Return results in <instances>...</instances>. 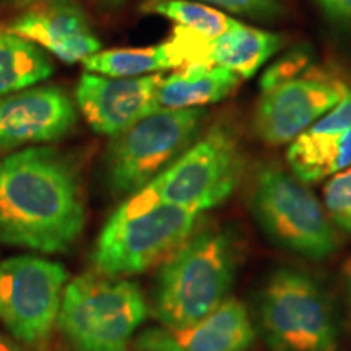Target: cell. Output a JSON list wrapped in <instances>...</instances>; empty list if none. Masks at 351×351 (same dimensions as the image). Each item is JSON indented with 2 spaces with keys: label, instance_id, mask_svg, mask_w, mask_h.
<instances>
[{
  "label": "cell",
  "instance_id": "cell-2",
  "mask_svg": "<svg viewBox=\"0 0 351 351\" xmlns=\"http://www.w3.org/2000/svg\"><path fill=\"white\" fill-rule=\"evenodd\" d=\"M239 244L226 228H199L161 263L153 315L165 327H186L228 300L239 263Z\"/></svg>",
  "mask_w": 351,
  "mask_h": 351
},
{
  "label": "cell",
  "instance_id": "cell-18",
  "mask_svg": "<svg viewBox=\"0 0 351 351\" xmlns=\"http://www.w3.org/2000/svg\"><path fill=\"white\" fill-rule=\"evenodd\" d=\"M54 73L49 54L28 39L0 29V98L39 85Z\"/></svg>",
  "mask_w": 351,
  "mask_h": 351
},
{
  "label": "cell",
  "instance_id": "cell-12",
  "mask_svg": "<svg viewBox=\"0 0 351 351\" xmlns=\"http://www.w3.org/2000/svg\"><path fill=\"white\" fill-rule=\"evenodd\" d=\"M77 124V108L60 86L34 85L0 98V155L60 140Z\"/></svg>",
  "mask_w": 351,
  "mask_h": 351
},
{
  "label": "cell",
  "instance_id": "cell-9",
  "mask_svg": "<svg viewBox=\"0 0 351 351\" xmlns=\"http://www.w3.org/2000/svg\"><path fill=\"white\" fill-rule=\"evenodd\" d=\"M69 271L39 256H16L0 263V319L19 343L49 351Z\"/></svg>",
  "mask_w": 351,
  "mask_h": 351
},
{
  "label": "cell",
  "instance_id": "cell-7",
  "mask_svg": "<svg viewBox=\"0 0 351 351\" xmlns=\"http://www.w3.org/2000/svg\"><path fill=\"white\" fill-rule=\"evenodd\" d=\"M205 119L202 108L158 111L111 137L103 160L109 192L129 197L148 186L200 137Z\"/></svg>",
  "mask_w": 351,
  "mask_h": 351
},
{
  "label": "cell",
  "instance_id": "cell-24",
  "mask_svg": "<svg viewBox=\"0 0 351 351\" xmlns=\"http://www.w3.org/2000/svg\"><path fill=\"white\" fill-rule=\"evenodd\" d=\"M328 19L351 25V0H315Z\"/></svg>",
  "mask_w": 351,
  "mask_h": 351
},
{
  "label": "cell",
  "instance_id": "cell-21",
  "mask_svg": "<svg viewBox=\"0 0 351 351\" xmlns=\"http://www.w3.org/2000/svg\"><path fill=\"white\" fill-rule=\"evenodd\" d=\"M322 205L337 230L351 236V166L328 178Z\"/></svg>",
  "mask_w": 351,
  "mask_h": 351
},
{
  "label": "cell",
  "instance_id": "cell-5",
  "mask_svg": "<svg viewBox=\"0 0 351 351\" xmlns=\"http://www.w3.org/2000/svg\"><path fill=\"white\" fill-rule=\"evenodd\" d=\"M257 319L271 351H339L332 300L309 271L276 269L258 296Z\"/></svg>",
  "mask_w": 351,
  "mask_h": 351
},
{
  "label": "cell",
  "instance_id": "cell-23",
  "mask_svg": "<svg viewBox=\"0 0 351 351\" xmlns=\"http://www.w3.org/2000/svg\"><path fill=\"white\" fill-rule=\"evenodd\" d=\"M147 2H153V0H147ZM197 2H205L208 5L254 20H275L285 12L282 0H197Z\"/></svg>",
  "mask_w": 351,
  "mask_h": 351
},
{
  "label": "cell",
  "instance_id": "cell-25",
  "mask_svg": "<svg viewBox=\"0 0 351 351\" xmlns=\"http://www.w3.org/2000/svg\"><path fill=\"white\" fill-rule=\"evenodd\" d=\"M343 282H345V289H346V300H348V306H350V315H351V256L346 258V262L343 263Z\"/></svg>",
  "mask_w": 351,
  "mask_h": 351
},
{
  "label": "cell",
  "instance_id": "cell-27",
  "mask_svg": "<svg viewBox=\"0 0 351 351\" xmlns=\"http://www.w3.org/2000/svg\"><path fill=\"white\" fill-rule=\"evenodd\" d=\"M101 3H108V5H117V3H121L122 0H98Z\"/></svg>",
  "mask_w": 351,
  "mask_h": 351
},
{
  "label": "cell",
  "instance_id": "cell-8",
  "mask_svg": "<svg viewBox=\"0 0 351 351\" xmlns=\"http://www.w3.org/2000/svg\"><path fill=\"white\" fill-rule=\"evenodd\" d=\"M243 171L238 138L230 129L218 125L197 138L145 187L161 204L204 213L230 199Z\"/></svg>",
  "mask_w": 351,
  "mask_h": 351
},
{
  "label": "cell",
  "instance_id": "cell-4",
  "mask_svg": "<svg viewBox=\"0 0 351 351\" xmlns=\"http://www.w3.org/2000/svg\"><path fill=\"white\" fill-rule=\"evenodd\" d=\"M148 311L137 283L93 270L65 285L56 327L67 351H129Z\"/></svg>",
  "mask_w": 351,
  "mask_h": 351
},
{
  "label": "cell",
  "instance_id": "cell-13",
  "mask_svg": "<svg viewBox=\"0 0 351 351\" xmlns=\"http://www.w3.org/2000/svg\"><path fill=\"white\" fill-rule=\"evenodd\" d=\"M163 75L108 77L85 72L77 85L78 109L96 134H121L156 112L155 95Z\"/></svg>",
  "mask_w": 351,
  "mask_h": 351
},
{
  "label": "cell",
  "instance_id": "cell-17",
  "mask_svg": "<svg viewBox=\"0 0 351 351\" xmlns=\"http://www.w3.org/2000/svg\"><path fill=\"white\" fill-rule=\"evenodd\" d=\"M282 46V34L239 23L221 36L205 39L204 59L207 65L231 70L239 78H252Z\"/></svg>",
  "mask_w": 351,
  "mask_h": 351
},
{
  "label": "cell",
  "instance_id": "cell-10",
  "mask_svg": "<svg viewBox=\"0 0 351 351\" xmlns=\"http://www.w3.org/2000/svg\"><path fill=\"white\" fill-rule=\"evenodd\" d=\"M10 13L3 29L28 39L67 64H77L101 51L77 0H0Z\"/></svg>",
  "mask_w": 351,
  "mask_h": 351
},
{
  "label": "cell",
  "instance_id": "cell-20",
  "mask_svg": "<svg viewBox=\"0 0 351 351\" xmlns=\"http://www.w3.org/2000/svg\"><path fill=\"white\" fill-rule=\"evenodd\" d=\"M145 10L165 16L178 26L194 29L208 38L221 36L239 25V21L232 20L218 8L189 0H153L147 2Z\"/></svg>",
  "mask_w": 351,
  "mask_h": 351
},
{
  "label": "cell",
  "instance_id": "cell-22",
  "mask_svg": "<svg viewBox=\"0 0 351 351\" xmlns=\"http://www.w3.org/2000/svg\"><path fill=\"white\" fill-rule=\"evenodd\" d=\"M313 62V52L307 47H296V49L288 51L283 57H280L274 65L263 72L261 88L262 91L270 90V88L282 85L285 82L293 80L302 75Z\"/></svg>",
  "mask_w": 351,
  "mask_h": 351
},
{
  "label": "cell",
  "instance_id": "cell-3",
  "mask_svg": "<svg viewBox=\"0 0 351 351\" xmlns=\"http://www.w3.org/2000/svg\"><path fill=\"white\" fill-rule=\"evenodd\" d=\"M200 217L140 189L125 197L101 230L91 254L95 271L125 278L160 265L194 232Z\"/></svg>",
  "mask_w": 351,
  "mask_h": 351
},
{
  "label": "cell",
  "instance_id": "cell-1",
  "mask_svg": "<svg viewBox=\"0 0 351 351\" xmlns=\"http://www.w3.org/2000/svg\"><path fill=\"white\" fill-rule=\"evenodd\" d=\"M86 221L77 158L52 147L0 156V244L67 252Z\"/></svg>",
  "mask_w": 351,
  "mask_h": 351
},
{
  "label": "cell",
  "instance_id": "cell-16",
  "mask_svg": "<svg viewBox=\"0 0 351 351\" xmlns=\"http://www.w3.org/2000/svg\"><path fill=\"white\" fill-rule=\"evenodd\" d=\"M239 85V77L231 70L217 65H197L181 69L161 78L155 95L158 111L202 108L230 96Z\"/></svg>",
  "mask_w": 351,
  "mask_h": 351
},
{
  "label": "cell",
  "instance_id": "cell-6",
  "mask_svg": "<svg viewBox=\"0 0 351 351\" xmlns=\"http://www.w3.org/2000/svg\"><path fill=\"white\" fill-rule=\"evenodd\" d=\"M251 212L271 243L296 256L324 261L340 249L339 230L322 202L295 174L269 165L254 179Z\"/></svg>",
  "mask_w": 351,
  "mask_h": 351
},
{
  "label": "cell",
  "instance_id": "cell-11",
  "mask_svg": "<svg viewBox=\"0 0 351 351\" xmlns=\"http://www.w3.org/2000/svg\"><path fill=\"white\" fill-rule=\"evenodd\" d=\"M345 83L327 77H298L262 91L254 129L267 145L291 143L348 93Z\"/></svg>",
  "mask_w": 351,
  "mask_h": 351
},
{
  "label": "cell",
  "instance_id": "cell-26",
  "mask_svg": "<svg viewBox=\"0 0 351 351\" xmlns=\"http://www.w3.org/2000/svg\"><path fill=\"white\" fill-rule=\"evenodd\" d=\"M0 351H28L23 345L16 340L8 339V337L0 333Z\"/></svg>",
  "mask_w": 351,
  "mask_h": 351
},
{
  "label": "cell",
  "instance_id": "cell-19",
  "mask_svg": "<svg viewBox=\"0 0 351 351\" xmlns=\"http://www.w3.org/2000/svg\"><path fill=\"white\" fill-rule=\"evenodd\" d=\"M83 67L86 72L108 77H147L181 69V62L173 44L166 41L156 46L99 51L83 60Z\"/></svg>",
  "mask_w": 351,
  "mask_h": 351
},
{
  "label": "cell",
  "instance_id": "cell-15",
  "mask_svg": "<svg viewBox=\"0 0 351 351\" xmlns=\"http://www.w3.org/2000/svg\"><path fill=\"white\" fill-rule=\"evenodd\" d=\"M287 161L304 184L332 178L351 166V129L337 130L315 121L289 145Z\"/></svg>",
  "mask_w": 351,
  "mask_h": 351
},
{
  "label": "cell",
  "instance_id": "cell-14",
  "mask_svg": "<svg viewBox=\"0 0 351 351\" xmlns=\"http://www.w3.org/2000/svg\"><path fill=\"white\" fill-rule=\"evenodd\" d=\"M256 341L247 307L228 298L213 313L186 327H152L137 333L134 351H249Z\"/></svg>",
  "mask_w": 351,
  "mask_h": 351
}]
</instances>
